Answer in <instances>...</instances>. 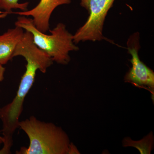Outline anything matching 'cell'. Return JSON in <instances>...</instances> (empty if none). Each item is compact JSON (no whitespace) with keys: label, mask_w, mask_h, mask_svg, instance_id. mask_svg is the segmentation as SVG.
<instances>
[{"label":"cell","mask_w":154,"mask_h":154,"mask_svg":"<svg viewBox=\"0 0 154 154\" xmlns=\"http://www.w3.org/2000/svg\"><path fill=\"white\" fill-rule=\"evenodd\" d=\"M15 55L24 57L27 64L14 99L0 107V119L2 123L1 131L4 139H13L14 133L19 128V118L23 111L24 102L33 85L36 72L39 70L45 73L53 63L51 58L38 48L30 38L24 39L18 44Z\"/></svg>","instance_id":"6da1fadb"},{"label":"cell","mask_w":154,"mask_h":154,"mask_svg":"<svg viewBox=\"0 0 154 154\" xmlns=\"http://www.w3.org/2000/svg\"><path fill=\"white\" fill-rule=\"evenodd\" d=\"M19 125L30 143L28 148L22 147L16 154H69L72 143L60 127L41 121L33 116L19 121Z\"/></svg>","instance_id":"7a4b0ae2"},{"label":"cell","mask_w":154,"mask_h":154,"mask_svg":"<svg viewBox=\"0 0 154 154\" xmlns=\"http://www.w3.org/2000/svg\"><path fill=\"white\" fill-rule=\"evenodd\" d=\"M15 25L30 32L36 46L47 54L53 62L58 64H68L71 60L69 55L70 51L79 50L74 42L73 35L67 30L63 23H59L53 30H50V35L38 30L33 24L32 19L25 16L18 17Z\"/></svg>","instance_id":"3957f363"},{"label":"cell","mask_w":154,"mask_h":154,"mask_svg":"<svg viewBox=\"0 0 154 154\" xmlns=\"http://www.w3.org/2000/svg\"><path fill=\"white\" fill-rule=\"evenodd\" d=\"M114 1L81 0L80 5L88 11L89 16L85 23L73 35L75 44L80 42L109 40L102 32L105 18Z\"/></svg>","instance_id":"277c9868"},{"label":"cell","mask_w":154,"mask_h":154,"mask_svg":"<svg viewBox=\"0 0 154 154\" xmlns=\"http://www.w3.org/2000/svg\"><path fill=\"white\" fill-rule=\"evenodd\" d=\"M127 46L128 53L132 57L130 60L132 67L125 75V81L139 88H145L153 95L154 73L140 59L138 51L140 46L139 32H136L130 36Z\"/></svg>","instance_id":"5b68a950"},{"label":"cell","mask_w":154,"mask_h":154,"mask_svg":"<svg viewBox=\"0 0 154 154\" xmlns=\"http://www.w3.org/2000/svg\"><path fill=\"white\" fill-rule=\"evenodd\" d=\"M71 0H40L33 8L29 11L14 12L20 16L33 17V22L36 28L42 33H47L50 29L49 21L53 12L58 6L68 5Z\"/></svg>","instance_id":"8992f818"},{"label":"cell","mask_w":154,"mask_h":154,"mask_svg":"<svg viewBox=\"0 0 154 154\" xmlns=\"http://www.w3.org/2000/svg\"><path fill=\"white\" fill-rule=\"evenodd\" d=\"M24 29L15 26L0 35V64L4 66L14 58V54L24 34Z\"/></svg>","instance_id":"52a82bcc"},{"label":"cell","mask_w":154,"mask_h":154,"mask_svg":"<svg viewBox=\"0 0 154 154\" xmlns=\"http://www.w3.org/2000/svg\"><path fill=\"white\" fill-rule=\"evenodd\" d=\"M153 141V136L151 132L141 140L137 141L132 140L128 137L125 138L123 145L125 147L133 146L136 148L141 154H150Z\"/></svg>","instance_id":"ba28073f"},{"label":"cell","mask_w":154,"mask_h":154,"mask_svg":"<svg viewBox=\"0 0 154 154\" xmlns=\"http://www.w3.org/2000/svg\"><path fill=\"white\" fill-rule=\"evenodd\" d=\"M19 0H0V10H4L9 14L14 9H19L22 11H27L29 3H19Z\"/></svg>","instance_id":"9c48e42d"},{"label":"cell","mask_w":154,"mask_h":154,"mask_svg":"<svg viewBox=\"0 0 154 154\" xmlns=\"http://www.w3.org/2000/svg\"><path fill=\"white\" fill-rule=\"evenodd\" d=\"M3 147L0 149V154H9L11 153V149L13 143L5 142L3 144Z\"/></svg>","instance_id":"30bf717a"},{"label":"cell","mask_w":154,"mask_h":154,"mask_svg":"<svg viewBox=\"0 0 154 154\" xmlns=\"http://www.w3.org/2000/svg\"><path fill=\"white\" fill-rule=\"evenodd\" d=\"M5 68L2 65L0 64V83L2 82L5 79ZM0 93H1V89H0Z\"/></svg>","instance_id":"8fae6325"},{"label":"cell","mask_w":154,"mask_h":154,"mask_svg":"<svg viewBox=\"0 0 154 154\" xmlns=\"http://www.w3.org/2000/svg\"><path fill=\"white\" fill-rule=\"evenodd\" d=\"M78 150L76 147L74 145L73 143H71L70 148L69 152V154H80Z\"/></svg>","instance_id":"7c38bea8"},{"label":"cell","mask_w":154,"mask_h":154,"mask_svg":"<svg viewBox=\"0 0 154 154\" xmlns=\"http://www.w3.org/2000/svg\"><path fill=\"white\" fill-rule=\"evenodd\" d=\"M8 14L9 13H8V12H4L2 14H0V18H5Z\"/></svg>","instance_id":"4fadbf2b"},{"label":"cell","mask_w":154,"mask_h":154,"mask_svg":"<svg viewBox=\"0 0 154 154\" xmlns=\"http://www.w3.org/2000/svg\"><path fill=\"white\" fill-rule=\"evenodd\" d=\"M1 131H0V133H1ZM4 142V137H3V136H1V134H0V147H1V146H2V144H3Z\"/></svg>","instance_id":"5bb4252c"}]
</instances>
